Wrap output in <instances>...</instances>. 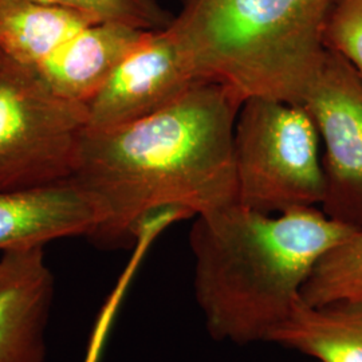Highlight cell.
Instances as JSON below:
<instances>
[{"mask_svg": "<svg viewBox=\"0 0 362 362\" xmlns=\"http://www.w3.org/2000/svg\"><path fill=\"white\" fill-rule=\"evenodd\" d=\"M146 33L113 22L91 23L39 66V73L55 94L88 106Z\"/></svg>", "mask_w": 362, "mask_h": 362, "instance_id": "30bf717a", "label": "cell"}, {"mask_svg": "<svg viewBox=\"0 0 362 362\" xmlns=\"http://www.w3.org/2000/svg\"><path fill=\"white\" fill-rule=\"evenodd\" d=\"M325 146L322 211L362 230V81L326 47L324 64L303 104Z\"/></svg>", "mask_w": 362, "mask_h": 362, "instance_id": "8992f818", "label": "cell"}, {"mask_svg": "<svg viewBox=\"0 0 362 362\" xmlns=\"http://www.w3.org/2000/svg\"><path fill=\"white\" fill-rule=\"evenodd\" d=\"M97 23L71 8L33 0L0 1V52L39 67L82 28Z\"/></svg>", "mask_w": 362, "mask_h": 362, "instance_id": "7c38bea8", "label": "cell"}, {"mask_svg": "<svg viewBox=\"0 0 362 362\" xmlns=\"http://www.w3.org/2000/svg\"><path fill=\"white\" fill-rule=\"evenodd\" d=\"M243 103L231 88L202 81L152 116L86 130L71 180L104 209L91 243L133 248L144 224L161 212L189 219L238 204L233 130Z\"/></svg>", "mask_w": 362, "mask_h": 362, "instance_id": "6da1fadb", "label": "cell"}, {"mask_svg": "<svg viewBox=\"0 0 362 362\" xmlns=\"http://www.w3.org/2000/svg\"><path fill=\"white\" fill-rule=\"evenodd\" d=\"M104 219L98 200L74 180L30 191H0V254L65 238H90Z\"/></svg>", "mask_w": 362, "mask_h": 362, "instance_id": "9c48e42d", "label": "cell"}, {"mask_svg": "<svg viewBox=\"0 0 362 362\" xmlns=\"http://www.w3.org/2000/svg\"><path fill=\"white\" fill-rule=\"evenodd\" d=\"M88 119V106L55 94L38 67L0 52V191L71 180Z\"/></svg>", "mask_w": 362, "mask_h": 362, "instance_id": "5b68a950", "label": "cell"}, {"mask_svg": "<svg viewBox=\"0 0 362 362\" xmlns=\"http://www.w3.org/2000/svg\"><path fill=\"white\" fill-rule=\"evenodd\" d=\"M197 77L168 28L148 31L101 93L88 105V129H112L177 103Z\"/></svg>", "mask_w": 362, "mask_h": 362, "instance_id": "52a82bcc", "label": "cell"}, {"mask_svg": "<svg viewBox=\"0 0 362 362\" xmlns=\"http://www.w3.org/2000/svg\"><path fill=\"white\" fill-rule=\"evenodd\" d=\"M325 46L344 57L362 81V0H337L325 27Z\"/></svg>", "mask_w": 362, "mask_h": 362, "instance_id": "2e32d148", "label": "cell"}, {"mask_svg": "<svg viewBox=\"0 0 362 362\" xmlns=\"http://www.w3.org/2000/svg\"><path fill=\"white\" fill-rule=\"evenodd\" d=\"M233 163L238 204L243 207L275 215L322 204L320 134L300 105L245 100L233 130Z\"/></svg>", "mask_w": 362, "mask_h": 362, "instance_id": "277c9868", "label": "cell"}, {"mask_svg": "<svg viewBox=\"0 0 362 362\" xmlns=\"http://www.w3.org/2000/svg\"><path fill=\"white\" fill-rule=\"evenodd\" d=\"M55 276L45 247L0 255V362H45Z\"/></svg>", "mask_w": 362, "mask_h": 362, "instance_id": "ba28073f", "label": "cell"}, {"mask_svg": "<svg viewBox=\"0 0 362 362\" xmlns=\"http://www.w3.org/2000/svg\"><path fill=\"white\" fill-rule=\"evenodd\" d=\"M3 1V0H0ZM85 13L97 22H113L145 31L167 28L173 13L158 0H33Z\"/></svg>", "mask_w": 362, "mask_h": 362, "instance_id": "5bb4252c", "label": "cell"}, {"mask_svg": "<svg viewBox=\"0 0 362 362\" xmlns=\"http://www.w3.org/2000/svg\"><path fill=\"white\" fill-rule=\"evenodd\" d=\"M310 306L333 302L362 303V230H357L325 254L302 287Z\"/></svg>", "mask_w": 362, "mask_h": 362, "instance_id": "4fadbf2b", "label": "cell"}, {"mask_svg": "<svg viewBox=\"0 0 362 362\" xmlns=\"http://www.w3.org/2000/svg\"><path fill=\"white\" fill-rule=\"evenodd\" d=\"M337 0H181L167 28L194 74L243 100L302 105L324 64Z\"/></svg>", "mask_w": 362, "mask_h": 362, "instance_id": "3957f363", "label": "cell"}, {"mask_svg": "<svg viewBox=\"0 0 362 362\" xmlns=\"http://www.w3.org/2000/svg\"><path fill=\"white\" fill-rule=\"evenodd\" d=\"M161 233H163V228L160 226L151 224V226H146L139 235L137 243L133 247V254L130 257L128 264L119 274L116 285L105 299L104 305L101 306V309L97 314L83 362H101L105 345L107 342V338L116 321L119 308L129 291L132 282L139 272L149 247L152 246L156 238Z\"/></svg>", "mask_w": 362, "mask_h": 362, "instance_id": "9a60e30c", "label": "cell"}, {"mask_svg": "<svg viewBox=\"0 0 362 362\" xmlns=\"http://www.w3.org/2000/svg\"><path fill=\"white\" fill-rule=\"evenodd\" d=\"M357 230L317 207L274 216L235 204L196 216L194 299L208 333L235 345L270 342L318 260Z\"/></svg>", "mask_w": 362, "mask_h": 362, "instance_id": "7a4b0ae2", "label": "cell"}, {"mask_svg": "<svg viewBox=\"0 0 362 362\" xmlns=\"http://www.w3.org/2000/svg\"><path fill=\"white\" fill-rule=\"evenodd\" d=\"M270 342L317 362H362V303L310 306L300 299Z\"/></svg>", "mask_w": 362, "mask_h": 362, "instance_id": "8fae6325", "label": "cell"}]
</instances>
